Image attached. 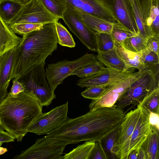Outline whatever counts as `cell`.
<instances>
[{
    "mask_svg": "<svg viewBox=\"0 0 159 159\" xmlns=\"http://www.w3.org/2000/svg\"><path fill=\"white\" fill-rule=\"evenodd\" d=\"M125 116L123 109L117 108L116 104L98 108L75 118H67L45 136L68 144L82 141L96 142L120 125Z\"/></svg>",
    "mask_w": 159,
    "mask_h": 159,
    "instance_id": "1",
    "label": "cell"
},
{
    "mask_svg": "<svg viewBox=\"0 0 159 159\" xmlns=\"http://www.w3.org/2000/svg\"><path fill=\"white\" fill-rule=\"evenodd\" d=\"M56 22L44 24L39 30L23 36L12 72L11 80L20 77L45 59L57 48Z\"/></svg>",
    "mask_w": 159,
    "mask_h": 159,
    "instance_id": "2",
    "label": "cell"
},
{
    "mask_svg": "<svg viewBox=\"0 0 159 159\" xmlns=\"http://www.w3.org/2000/svg\"><path fill=\"white\" fill-rule=\"evenodd\" d=\"M37 99L26 91L14 95L10 92L0 102V123L20 142L32 123L42 112Z\"/></svg>",
    "mask_w": 159,
    "mask_h": 159,
    "instance_id": "3",
    "label": "cell"
},
{
    "mask_svg": "<svg viewBox=\"0 0 159 159\" xmlns=\"http://www.w3.org/2000/svg\"><path fill=\"white\" fill-rule=\"evenodd\" d=\"M45 63V62L38 64L24 75L14 79L21 83L25 91L34 97L42 107L50 105L56 98L46 80L44 70Z\"/></svg>",
    "mask_w": 159,
    "mask_h": 159,
    "instance_id": "4",
    "label": "cell"
},
{
    "mask_svg": "<svg viewBox=\"0 0 159 159\" xmlns=\"http://www.w3.org/2000/svg\"><path fill=\"white\" fill-rule=\"evenodd\" d=\"M143 70L133 72L128 70L120 72L98 98L92 100L89 106L90 111L111 107L116 104L130 86L138 78Z\"/></svg>",
    "mask_w": 159,
    "mask_h": 159,
    "instance_id": "5",
    "label": "cell"
},
{
    "mask_svg": "<svg viewBox=\"0 0 159 159\" xmlns=\"http://www.w3.org/2000/svg\"><path fill=\"white\" fill-rule=\"evenodd\" d=\"M155 67L143 70L138 78L116 103L117 108L123 109L131 105L138 104L152 90L159 87V69H155Z\"/></svg>",
    "mask_w": 159,
    "mask_h": 159,
    "instance_id": "6",
    "label": "cell"
},
{
    "mask_svg": "<svg viewBox=\"0 0 159 159\" xmlns=\"http://www.w3.org/2000/svg\"><path fill=\"white\" fill-rule=\"evenodd\" d=\"M98 60L97 55L87 53L74 60H65L48 65L45 70L46 74L51 90L54 92L57 86L62 84L66 77L71 75L76 70L95 63Z\"/></svg>",
    "mask_w": 159,
    "mask_h": 159,
    "instance_id": "7",
    "label": "cell"
},
{
    "mask_svg": "<svg viewBox=\"0 0 159 159\" xmlns=\"http://www.w3.org/2000/svg\"><path fill=\"white\" fill-rule=\"evenodd\" d=\"M68 144L56 139L44 136L37 139L29 148L13 159H63V152Z\"/></svg>",
    "mask_w": 159,
    "mask_h": 159,
    "instance_id": "8",
    "label": "cell"
},
{
    "mask_svg": "<svg viewBox=\"0 0 159 159\" xmlns=\"http://www.w3.org/2000/svg\"><path fill=\"white\" fill-rule=\"evenodd\" d=\"M66 6L62 18L66 24L89 49L97 52L96 32L84 23L81 12L71 6Z\"/></svg>",
    "mask_w": 159,
    "mask_h": 159,
    "instance_id": "9",
    "label": "cell"
},
{
    "mask_svg": "<svg viewBox=\"0 0 159 159\" xmlns=\"http://www.w3.org/2000/svg\"><path fill=\"white\" fill-rule=\"evenodd\" d=\"M71 6L81 12L111 23L118 22L113 9L112 0H55Z\"/></svg>",
    "mask_w": 159,
    "mask_h": 159,
    "instance_id": "10",
    "label": "cell"
},
{
    "mask_svg": "<svg viewBox=\"0 0 159 159\" xmlns=\"http://www.w3.org/2000/svg\"><path fill=\"white\" fill-rule=\"evenodd\" d=\"M68 102L49 111L42 113L29 128L28 132L37 135L47 134L63 123L67 118Z\"/></svg>",
    "mask_w": 159,
    "mask_h": 159,
    "instance_id": "11",
    "label": "cell"
},
{
    "mask_svg": "<svg viewBox=\"0 0 159 159\" xmlns=\"http://www.w3.org/2000/svg\"><path fill=\"white\" fill-rule=\"evenodd\" d=\"M60 19L45 7L40 0H30L23 7L9 26L15 24H46L57 22Z\"/></svg>",
    "mask_w": 159,
    "mask_h": 159,
    "instance_id": "12",
    "label": "cell"
},
{
    "mask_svg": "<svg viewBox=\"0 0 159 159\" xmlns=\"http://www.w3.org/2000/svg\"><path fill=\"white\" fill-rule=\"evenodd\" d=\"M150 130L148 116L142 111L131 135L122 147L115 154L117 158L126 159L130 152L139 149Z\"/></svg>",
    "mask_w": 159,
    "mask_h": 159,
    "instance_id": "13",
    "label": "cell"
},
{
    "mask_svg": "<svg viewBox=\"0 0 159 159\" xmlns=\"http://www.w3.org/2000/svg\"><path fill=\"white\" fill-rule=\"evenodd\" d=\"M153 0H130L139 33L148 39L153 34L150 13Z\"/></svg>",
    "mask_w": 159,
    "mask_h": 159,
    "instance_id": "14",
    "label": "cell"
},
{
    "mask_svg": "<svg viewBox=\"0 0 159 159\" xmlns=\"http://www.w3.org/2000/svg\"><path fill=\"white\" fill-rule=\"evenodd\" d=\"M113 9L118 22L131 32L139 33L130 0H112Z\"/></svg>",
    "mask_w": 159,
    "mask_h": 159,
    "instance_id": "15",
    "label": "cell"
},
{
    "mask_svg": "<svg viewBox=\"0 0 159 159\" xmlns=\"http://www.w3.org/2000/svg\"><path fill=\"white\" fill-rule=\"evenodd\" d=\"M115 48L125 64V71L131 68H134L139 71L146 69L144 61L145 58L151 51L148 47L139 52H135L129 50L124 48L121 44L115 42Z\"/></svg>",
    "mask_w": 159,
    "mask_h": 159,
    "instance_id": "16",
    "label": "cell"
},
{
    "mask_svg": "<svg viewBox=\"0 0 159 159\" xmlns=\"http://www.w3.org/2000/svg\"><path fill=\"white\" fill-rule=\"evenodd\" d=\"M142 112V111L137 107L125 115L120 125V130L117 141L113 150V152L115 155L131 135Z\"/></svg>",
    "mask_w": 159,
    "mask_h": 159,
    "instance_id": "17",
    "label": "cell"
},
{
    "mask_svg": "<svg viewBox=\"0 0 159 159\" xmlns=\"http://www.w3.org/2000/svg\"><path fill=\"white\" fill-rule=\"evenodd\" d=\"M20 43L0 57V91L8 88Z\"/></svg>",
    "mask_w": 159,
    "mask_h": 159,
    "instance_id": "18",
    "label": "cell"
},
{
    "mask_svg": "<svg viewBox=\"0 0 159 159\" xmlns=\"http://www.w3.org/2000/svg\"><path fill=\"white\" fill-rule=\"evenodd\" d=\"M120 72L106 67L105 70L89 77L81 78L77 85L81 87L90 86H107Z\"/></svg>",
    "mask_w": 159,
    "mask_h": 159,
    "instance_id": "19",
    "label": "cell"
},
{
    "mask_svg": "<svg viewBox=\"0 0 159 159\" xmlns=\"http://www.w3.org/2000/svg\"><path fill=\"white\" fill-rule=\"evenodd\" d=\"M22 39L0 16V57L19 44Z\"/></svg>",
    "mask_w": 159,
    "mask_h": 159,
    "instance_id": "20",
    "label": "cell"
},
{
    "mask_svg": "<svg viewBox=\"0 0 159 159\" xmlns=\"http://www.w3.org/2000/svg\"><path fill=\"white\" fill-rule=\"evenodd\" d=\"M159 129L150 125L149 133L142 144L146 159H159Z\"/></svg>",
    "mask_w": 159,
    "mask_h": 159,
    "instance_id": "21",
    "label": "cell"
},
{
    "mask_svg": "<svg viewBox=\"0 0 159 159\" xmlns=\"http://www.w3.org/2000/svg\"><path fill=\"white\" fill-rule=\"evenodd\" d=\"M97 52L98 60L106 67L121 72L125 71L124 70L125 63L118 54L115 47L114 49L110 51H98Z\"/></svg>",
    "mask_w": 159,
    "mask_h": 159,
    "instance_id": "22",
    "label": "cell"
},
{
    "mask_svg": "<svg viewBox=\"0 0 159 159\" xmlns=\"http://www.w3.org/2000/svg\"><path fill=\"white\" fill-rule=\"evenodd\" d=\"M159 87L155 88L137 104V107L148 116L150 112L159 114Z\"/></svg>",
    "mask_w": 159,
    "mask_h": 159,
    "instance_id": "23",
    "label": "cell"
},
{
    "mask_svg": "<svg viewBox=\"0 0 159 159\" xmlns=\"http://www.w3.org/2000/svg\"><path fill=\"white\" fill-rule=\"evenodd\" d=\"M23 6L15 0H2L0 1V16L9 26Z\"/></svg>",
    "mask_w": 159,
    "mask_h": 159,
    "instance_id": "24",
    "label": "cell"
},
{
    "mask_svg": "<svg viewBox=\"0 0 159 159\" xmlns=\"http://www.w3.org/2000/svg\"><path fill=\"white\" fill-rule=\"evenodd\" d=\"M81 13L84 22L92 30L95 32L111 34L114 24L92 15L81 12Z\"/></svg>",
    "mask_w": 159,
    "mask_h": 159,
    "instance_id": "25",
    "label": "cell"
},
{
    "mask_svg": "<svg viewBox=\"0 0 159 159\" xmlns=\"http://www.w3.org/2000/svg\"><path fill=\"white\" fill-rule=\"evenodd\" d=\"M120 125L109 133L100 140L102 145L108 159L117 158L113 153V150L119 138L120 130Z\"/></svg>",
    "mask_w": 159,
    "mask_h": 159,
    "instance_id": "26",
    "label": "cell"
},
{
    "mask_svg": "<svg viewBox=\"0 0 159 159\" xmlns=\"http://www.w3.org/2000/svg\"><path fill=\"white\" fill-rule=\"evenodd\" d=\"M95 142L86 141L63 156V159H88Z\"/></svg>",
    "mask_w": 159,
    "mask_h": 159,
    "instance_id": "27",
    "label": "cell"
},
{
    "mask_svg": "<svg viewBox=\"0 0 159 159\" xmlns=\"http://www.w3.org/2000/svg\"><path fill=\"white\" fill-rule=\"evenodd\" d=\"M121 44L126 49L135 52L142 50L148 46L147 40L139 33L127 38Z\"/></svg>",
    "mask_w": 159,
    "mask_h": 159,
    "instance_id": "28",
    "label": "cell"
},
{
    "mask_svg": "<svg viewBox=\"0 0 159 159\" xmlns=\"http://www.w3.org/2000/svg\"><path fill=\"white\" fill-rule=\"evenodd\" d=\"M106 68L99 61L81 67L75 70L72 75H76L81 78H86L99 72Z\"/></svg>",
    "mask_w": 159,
    "mask_h": 159,
    "instance_id": "29",
    "label": "cell"
},
{
    "mask_svg": "<svg viewBox=\"0 0 159 159\" xmlns=\"http://www.w3.org/2000/svg\"><path fill=\"white\" fill-rule=\"evenodd\" d=\"M56 30L58 39V43L61 45L73 48L75 43L72 36L67 29L60 22L56 23Z\"/></svg>",
    "mask_w": 159,
    "mask_h": 159,
    "instance_id": "30",
    "label": "cell"
},
{
    "mask_svg": "<svg viewBox=\"0 0 159 159\" xmlns=\"http://www.w3.org/2000/svg\"><path fill=\"white\" fill-rule=\"evenodd\" d=\"M98 51L106 52L114 49L115 41L111 34L96 32Z\"/></svg>",
    "mask_w": 159,
    "mask_h": 159,
    "instance_id": "31",
    "label": "cell"
},
{
    "mask_svg": "<svg viewBox=\"0 0 159 159\" xmlns=\"http://www.w3.org/2000/svg\"><path fill=\"white\" fill-rule=\"evenodd\" d=\"M113 40L120 44L127 38L136 35L126 29L118 23L114 24L111 33Z\"/></svg>",
    "mask_w": 159,
    "mask_h": 159,
    "instance_id": "32",
    "label": "cell"
},
{
    "mask_svg": "<svg viewBox=\"0 0 159 159\" xmlns=\"http://www.w3.org/2000/svg\"><path fill=\"white\" fill-rule=\"evenodd\" d=\"M45 7L56 17L62 19L63 14L66 8V5L55 0H40Z\"/></svg>",
    "mask_w": 159,
    "mask_h": 159,
    "instance_id": "33",
    "label": "cell"
},
{
    "mask_svg": "<svg viewBox=\"0 0 159 159\" xmlns=\"http://www.w3.org/2000/svg\"><path fill=\"white\" fill-rule=\"evenodd\" d=\"M44 24L19 23L15 24L9 26L15 33L23 36L34 31L40 30Z\"/></svg>",
    "mask_w": 159,
    "mask_h": 159,
    "instance_id": "34",
    "label": "cell"
},
{
    "mask_svg": "<svg viewBox=\"0 0 159 159\" xmlns=\"http://www.w3.org/2000/svg\"><path fill=\"white\" fill-rule=\"evenodd\" d=\"M107 87L96 86L87 87L81 94L85 98L94 100L101 95Z\"/></svg>",
    "mask_w": 159,
    "mask_h": 159,
    "instance_id": "35",
    "label": "cell"
},
{
    "mask_svg": "<svg viewBox=\"0 0 159 159\" xmlns=\"http://www.w3.org/2000/svg\"><path fill=\"white\" fill-rule=\"evenodd\" d=\"M88 159H108L102 148L100 140L95 142Z\"/></svg>",
    "mask_w": 159,
    "mask_h": 159,
    "instance_id": "36",
    "label": "cell"
},
{
    "mask_svg": "<svg viewBox=\"0 0 159 159\" xmlns=\"http://www.w3.org/2000/svg\"><path fill=\"white\" fill-rule=\"evenodd\" d=\"M159 55L155 52L150 51L146 56L144 61L146 68L151 69L158 64Z\"/></svg>",
    "mask_w": 159,
    "mask_h": 159,
    "instance_id": "37",
    "label": "cell"
},
{
    "mask_svg": "<svg viewBox=\"0 0 159 159\" xmlns=\"http://www.w3.org/2000/svg\"><path fill=\"white\" fill-rule=\"evenodd\" d=\"M148 46L151 51L159 55V36L153 35L147 40Z\"/></svg>",
    "mask_w": 159,
    "mask_h": 159,
    "instance_id": "38",
    "label": "cell"
},
{
    "mask_svg": "<svg viewBox=\"0 0 159 159\" xmlns=\"http://www.w3.org/2000/svg\"><path fill=\"white\" fill-rule=\"evenodd\" d=\"M15 138L4 129L0 123V143L14 142Z\"/></svg>",
    "mask_w": 159,
    "mask_h": 159,
    "instance_id": "39",
    "label": "cell"
},
{
    "mask_svg": "<svg viewBox=\"0 0 159 159\" xmlns=\"http://www.w3.org/2000/svg\"><path fill=\"white\" fill-rule=\"evenodd\" d=\"M25 90V88L21 83L17 80H13L10 92L11 94L16 95Z\"/></svg>",
    "mask_w": 159,
    "mask_h": 159,
    "instance_id": "40",
    "label": "cell"
},
{
    "mask_svg": "<svg viewBox=\"0 0 159 159\" xmlns=\"http://www.w3.org/2000/svg\"><path fill=\"white\" fill-rule=\"evenodd\" d=\"M148 120L150 125L159 129V114L150 112L148 116Z\"/></svg>",
    "mask_w": 159,
    "mask_h": 159,
    "instance_id": "41",
    "label": "cell"
},
{
    "mask_svg": "<svg viewBox=\"0 0 159 159\" xmlns=\"http://www.w3.org/2000/svg\"><path fill=\"white\" fill-rule=\"evenodd\" d=\"M138 149L134 150L129 153L126 159H137Z\"/></svg>",
    "mask_w": 159,
    "mask_h": 159,
    "instance_id": "42",
    "label": "cell"
},
{
    "mask_svg": "<svg viewBox=\"0 0 159 159\" xmlns=\"http://www.w3.org/2000/svg\"><path fill=\"white\" fill-rule=\"evenodd\" d=\"M137 159H146L145 153L141 148L138 149Z\"/></svg>",
    "mask_w": 159,
    "mask_h": 159,
    "instance_id": "43",
    "label": "cell"
},
{
    "mask_svg": "<svg viewBox=\"0 0 159 159\" xmlns=\"http://www.w3.org/2000/svg\"><path fill=\"white\" fill-rule=\"evenodd\" d=\"M7 88H5L0 91V102L7 96L8 94Z\"/></svg>",
    "mask_w": 159,
    "mask_h": 159,
    "instance_id": "44",
    "label": "cell"
},
{
    "mask_svg": "<svg viewBox=\"0 0 159 159\" xmlns=\"http://www.w3.org/2000/svg\"><path fill=\"white\" fill-rule=\"evenodd\" d=\"M2 143H0V155L4 154L7 151L6 148H4L1 147Z\"/></svg>",
    "mask_w": 159,
    "mask_h": 159,
    "instance_id": "45",
    "label": "cell"
},
{
    "mask_svg": "<svg viewBox=\"0 0 159 159\" xmlns=\"http://www.w3.org/2000/svg\"><path fill=\"white\" fill-rule=\"evenodd\" d=\"M16 1L20 3L22 5H24L29 2H30V0H15Z\"/></svg>",
    "mask_w": 159,
    "mask_h": 159,
    "instance_id": "46",
    "label": "cell"
},
{
    "mask_svg": "<svg viewBox=\"0 0 159 159\" xmlns=\"http://www.w3.org/2000/svg\"><path fill=\"white\" fill-rule=\"evenodd\" d=\"M1 0H0V1Z\"/></svg>",
    "mask_w": 159,
    "mask_h": 159,
    "instance_id": "47",
    "label": "cell"
}]
</instances>
